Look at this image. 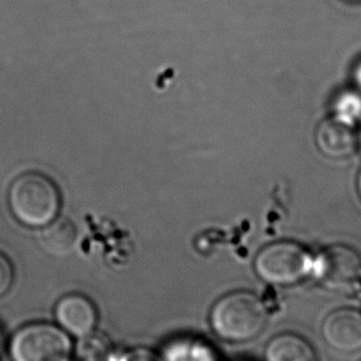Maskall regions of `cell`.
Returning <instances> with one entry per match:
<instances>
[{
  "mask_svg": "<svg viewBox=\"0 0 361 361\" xmlns=\"http://www.w3.org/2000/svg\"><path fill=\"white\" fill-rule=\"evenodd\" d=\"M323 339L328 347L342 353L361 350V312L341 308L328 314L322 324Z\"/></svg>",
  "mask_w": 361,
  "mask_h": 361,
  "instance_id": "cell-6",
  "label": "cell"
},
{
  "mask_svg": "<svg viewBox=\"0 0 361 361\" xmlns=\"http://www.w3.org/2000/svg\"><path fill=\"white\" fill-rule=\"evenodd\" d=\"M359 141H360V146H361V130H360V136H359Z\"/></svg>",
  "mask_w": 361,
  "mask_h": 361,
  "instance_id": "cell-19",
  "label": "cell"
},
{
  "mask_svg": "<svg viewBox=\"0 0 361 361\" xmlns=\"http://www.w3.org/2000/svg\"><path fill=\"white\" fill-rule=\"evenodd\" d=\"M118 361H161V359L149 349L136 348L125 353Z\"/></svg>",
  "mask_w": 361,
  "mask_h": 361,
  "instance_id": "cell-15",
  "label": "cell"
},
{
  "mask_svg": "<svg viewBox=\"0 0 361 361\" xmlns=\"http://www.w3.org/2000/svg\"><path fill=\"white\" fill-rule=\"evenodd\" d=\"M0 345H1V332H0Z\"/></svg>",
  "mask_w": 361,
  "mask_h": 361,
  "instance_id": "cell-18",
  "label": "cell"
},
{
  "mask_svg": "<svg viewBox=\"0 0 361 361\" xmlns=\"http://www.w3.org/2000/svg\"><path fill=\"white\" fill-rule=\"evenodd\" d=\"M267 323L263 301L248 291H235L221 298L210 312L214 332L227 342L242 343L259 336Z\"/></svg>",
  "mask_w": 361,
  "mask_h": 361,
  "instance_id": "cell-1",
  "label": "cell"
},
{
  "mask_svg": "<svg viewBox=\"0 0 361 361\" xmlns=\"http://www.w3.org/2000/svg\"><path fill=\"white\" fill-rule=\"evenodd\" d=\"M313 267L319 281L331 290H348L361 278L360 254L343 244L324 249Z\"/></svg>",
  "mask_w": 361,
  "mask_h": 361,
  "instance_id": "cell-5",
  "label": "cell"
},
{
  "mask_svg": "<svg viewBox=\"0 0 361 361\" xmlns=\"http://www.w3.org/2000/svg\"><path fill=\"white\" fill-rule=\"evenodd\" d=\"M166 361H215L209 349L195 342L173 344L166 354Z\"/></svg>",
  "mask_w": 361,
  "mask_h": 361,
  "instance_id": "cell-13",
  "label": "cell"
},
{
  "mask_svg": "<svg viewBox=\"0 0 361 361\" xmlns=\"http://www.w3.org/2000/svg\"><path fill=\"white\" fill-rule=\"evenodd\" d=\"M314 141L323 156L342 159L357 151L359 138L353 125L333 116L318 125Z\"/></svg>",
  "mask_w": 361,
  "mask_h": 361,
  "instance_id": "cell-7",
  "label": "cell"
},
{
  "mask_svg": "<svg viewBox=\"0 0 361 361\" xmlns=\"http://www.w3.org/2000/svg\"><path fill=\"white\" fill-rule=\"evenodd\" d=\"M357 191H359V195H360L361 197V171H359V176H357Z\"/></svg>",
  "mask_w": 361,
  "mask_h": 361,
  "instance_id": "cell-17",
  "label": "cell"
},
{
  "mask_svg": "<svg viewBox=\"0 0 361 361\" xmlns=\"http://www.w3.org/2000/svg\"><path fill=\"white\" fill-rule=\"evenodd\" d=\"M350 1H360V0H350Z\"/></svg>",
  "mask_w": 361,
  "mask_h": 361,
  "instance_id": "cell-20",
  "label": "cell"
},
{
  "mask_svg": "<svg viewBox=\"0 0 361 361\" xmlns=\"http://www.w3.org/2000/svg\"><path fill=\"white\" fill-rule=\"evenodd\" d=\"M54 314L64 332L78 338L93 333L98 322V313L93 303L77 293L61 298L54 310Z\"/></svg>",
  "mask_w": 361,
  "mask_h": 361,
  "instance_id": "cell-8",
  "label": "cell"
},
{
  "mask_svg": "<svg viewBox=\"0 0 361 361\" xmlns=\"http://www.w3.org/2000/svg\"><path fill=\"white\" fill-rule=\"evenodd\" d=\"M334 118L350 125L361 118V93L359 90H345L338 95L333 105Z\"/></svg>",
  "mask_w": 361,
  "mask_h": 361,
  "instance_id": "cell-12",
  "label": "cell"
},
{
  "mask_svg": "<svg viewBox=\"0 0 361 361\" xmlns=\"http://www.w3.org/2000/svg\"><path fill=\"white\" fill-rule=\"evenodd\" d=\"M74 361H115L113 343L103 333H90L80 338Z\"/></svg>",
  "mask_w": 361,
  "mask_h": 361,
  "instance_id": "cell-11",
  "label": "cell"
},
{
  "mask_svg": "<svg viewBox=\"0 0 361 361\" xmlns=\"http://www.w3.org/2000/svg\"><path fill=\"white\" fill-rule=\"evenodd\" d=\"M353 79H354V83L357 85V90L361 93V59L355 64L354 71H353Z\"/></svg>",
  "mask_w": 361,
  "mask_h": 361,
  "instance_id": "cell-16",
  "label": "cell"
},
{
  "mask_svg": "<svg viewBox=\"0 0 361 361\" xmlns=\"http://www.w3.org/2000/svg\"><path fill=\"white\" fill-rule=\"evenodd\" d=\"M78 242V232L71 221L54 220L44 227L41 233V244L49 253L56 257H67L73 253Z\"/></svg>",
  "mask_w": 361,
  "mask_h": 361,
  "instance_id": "cell-10",
  "label": "cell"
},
{
  "mask_svg": "<svg viewBox=\"0 0 361 361\" xmlns=\"http://www.w3.org/2000/svg\"><path fill=\"white\" fill-rule=\"evenodd\" d=\"M254 268L265 283L286 286L307 276L313 268V259L301 244L280 240L257 254Z\"/></svg>",
  "mask_w": 361,
  "mask_h": 361,
  "instance_id": "cell-3",
  "label": "cell"
},
{
  "mask_svg": "<svg viewBox=\"0 0 361 361\" xmlns=\"http://www.w3.org/2000/svg\"><path fill=\"white\" fill-rule=\"evenodd\" d=\"M265 361H317L312 345L296 334L273 338L265 348Z\"/></svg>",
  "mask_w": 361,
  "mask_h": 361,
  "instance_id": "cell-9",
  "label": "cell"
},
{
  "mask_svg": "<svg viewBox=\"0 0 361 361\" xmlns=\"http://www.w3.org/2000/svg\"><path fill=\"white\" fill-rule=\"evenodd\" d=\"M8 202L20 224L41 228L56 220L61 209V195L54 181L32 171L20 176L11 184Z\"/></svg>",
  "mask_w": 361,
  "mask_h": 361,
  "instance_id": "cell-2",
  "label": "cell"
},
{
  "mask_svg": "<svg viewBox=\"0 0 361 361\" xmlns=\"http://www.w3.org/2000/svg\"><path fill=\"white\" fill-rule=\"evenodd\" d=\"M11 361H69L72 342L68 334L49 323L20 328L10 341Z\"/></svg>",
  "mask_w": 361,
  "mask_h": 361,
  "instance_id": "cell-4",
  "label": "cell"
},
{
  "mask_svg": "<svg viewBox=\"0 0 361 361\" xmlns=\"http://www.w3.org/2000/svg\"><path fill=\"white\" fill-rule=\"evenodd\" d=\"M14 281V269L9 259L0 253V298L9 291Z\"/></svg>",
  "mask_w": 361,
  "mask_h": 361,
  "instance_id": "cell-14",
  "label": "cell"
}]
</instances>
